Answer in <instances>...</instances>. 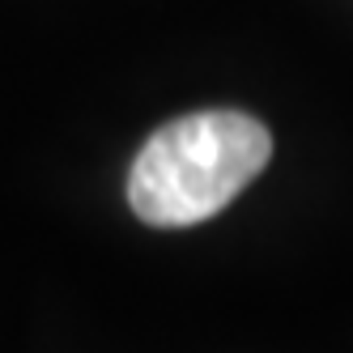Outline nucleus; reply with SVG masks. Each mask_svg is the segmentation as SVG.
I'll use <instances>...</instances> for the list:
<instances>
[{
    "label": "nucleus",
    "mask_w": 353,
    "mask_h": 353,
    "mask_svg": "<svg viewBox=\"0 0 353 353\" xmlns=\"http://www.w3.org/2000/svg\"><path fill=\"white\" fill-rule=\"evenodd\" d=\"M272 158V132L247 111H196L145 141L128 205L145 225L183 230L221 213Z\"/></svg>",
    "instance_id": "obj_1"
}]
</instances>
